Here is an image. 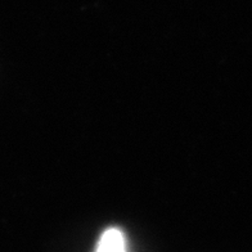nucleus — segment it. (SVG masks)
I'll return each instance as SVG.
<instances>
[{
	"instance_id": "nucleus-1",
	"label": "nucleus",
	"mask_w": 252,
	"mask_h": 252,
	"mask_svg": "<svg viewBox=\"0 0 252 252\" xmlns=\"http://www.w3.org/2000/svg\"><path fill=\"white\" fill-rule=\"evenodd\" d=\"M96 252H125V243L121 232L111 228L103 233Z\"/></svg>"
}]
</instances>
